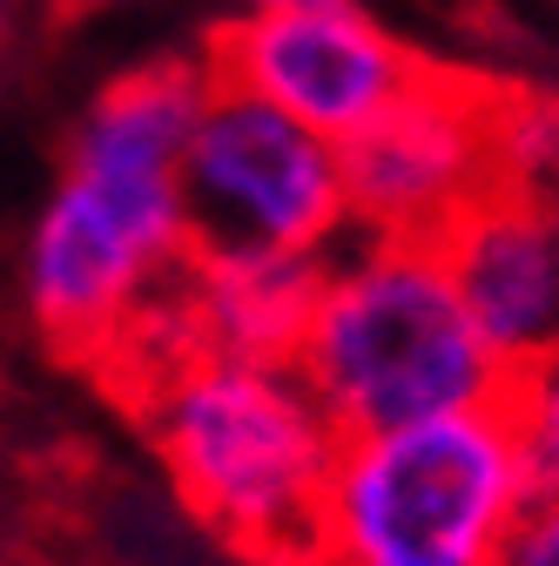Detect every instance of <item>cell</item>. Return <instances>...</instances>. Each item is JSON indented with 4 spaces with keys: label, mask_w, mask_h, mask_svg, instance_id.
<instances>
[{
    "label": "cell",
    "mask_w": 559,
    "mask_h": 566,
    "mask_svg": "<svg viewBox=\"0 0 559 566\" xmlns=\"http://www.w3.org/2000/svg\"><path fill=\"white\" fill-rule=\"evenodd\" d=\"M209 88L202 54H156L82 102L21 237V297L48 344L115 365L169 304L189 263L182 149Z\"/></svg>",
    "instance_id": "cell-1"
},
{
    "label": "cell",
    "mask_w": 559,
    "mask_h": 566,
    "mask_svg": "<svg viewBox=\"0 0 559 566\" xmlns=\"http://www.w3.org/2000/svg\"><path fill=\"white\" fill-rule=\"evenodd\" d=\"M189 250H256L324 263L351 237L344 149L243 88H209L182 149Z\"/></svg>",
    "instance_id": "cell-5"
},
{
    "label": "cell",
    "mask_w": 559,
    "mask_h": 566,
    "mask_svg": "<svg viewBox=\"0 0 559 566\" xmlns=\"http://www.w3.org/2000/svg\"><path fill=\"white\" fill-rule=\"evenodd\" d=\"M552 492H559V485H552Z\"/></svg>",
    "instance_id": "cell-16"
},
{
    "label": "cell",
    "mask_w": 559,
    "mask_h": 566,
    "mask_svg": "<svg viewBox=\"0 0 559 566\" xmlns=\"http://www.w3.org/2000/svg\"><path fill=\"white\" fill-rule=\"evenodd\" d=\"M8 48H14V0H0V61H8Z\"/></svg>",
    "instance_id": "cell-13"
},
{
    "label": "cell",
    "mask_w": 559,
    "mask_h": 566,
    "mask_svg": "<svg viewBox=\"0 0 559 566\" xmlns=\"http://www.w3.org/2000/svg\"><path fill=\"white\" fill-rule=\"evenodd\" d=\"M552 14H559V0H552Z\"/></svg>",
    "instance_id": "cell-14"
},
{
    "label": "cell",
    "mask_w": 559,
    "mask_h": 566,
    "mask_svg": "<svg viewBox=\"0 0 559 566\" xmlns=\"http://www.w3.org/2000/svg\"><path fill=\"white\" fill-rule=\"evenodd\" d=\"M176 500L263 566H304L344 432L291 358H236L189 344L122 378Z\"/></svg>",
    "instance_id": "cell-2"
},
{
    "label": "cell",
    "mask_w": 559,
    "mask_h": 566,
    "mask_svg": "<svg viewBox=\"0 0 559 566\" xmlns=\"http://www.w3.org/2000/svg\"><path fill=\"white\" fill-rule=\"evenodd\" d=\"M344 149L351 230L365 237H445L465 209L513 182L506 169V102L458 67H418L411 88L378 108Z\"/></svg>",
    "instance_id": "cell-6"
},
{
    "label": "cell",
    "mask_w": 559,
    "mask_h": 566,
    "mask_svg": "<svg viewBox=\"0 0 559 566\" xmlns=\"http://www.w3.org/2000/svg\"><path fill=\"white\" fill-rule=\"evenodd\" d=\"M310 291H317V263L304 256L189 250L169 291V324L189 344L236 350V358H297Z\"/></svg>",
    "instance_id": "cell-9"
},
{
    "label": "cell",
    "mask_w": 559,
    "mask_h": 566,
    "mask_svg": "<svg viewBox=\"0 0 559 566\" xmlns=\"http://www.w3.org/2000/svg\"><path fill=\"white\" fill-rule=\"evenodd\" d=\"M202 61L223 88H243L270 108H284L330 142L358 135L425 67V54L404 34H391L378 14H365L358 0L230 14L217 41L202 48Z\"/></svg>",
    "instance_id": "cell-7"
},
{
    "label": "cell",
    "mask_w": 559,
    "mask_h": 566,
    "mask_svg": "<svg viewBox=\"0 0 559 566\" xmlns=\"http://www.w3.org/2000/svg\"><path fill=\"white\" fill-rule=\"evenodd\" d=\"M499 566H559V492L552 485H546V500L519 520V533H513Z\"/></svg>",
    "instance_id": "cell-11"
},
{
    "label": "cell",
    "mask_w": 559,
    "mask_h": 566,
    "mask_svg": "<svg viewBox=\"0 0 559 566\" xmlns=\"http://www.w3.org/2000/svg\"><path fill=\"white\" fill-rule=\"evenodd\" d=\"M115 8H122V0H115Z\"/></svg>",
    "instance_id": "cell-15"
},
{
    "label": "cell",
    "mask_w": 559,
    "mask_h": 566,
    "mask_svg": "<svg viewBox=\"0 0 559 566\" xmlns=\"http://www.w3.org/2000/svg\"><path fill=\"white\" fill-rule=\"evenodd\" d=\"M291 365L344 439L506 398V371L472 331L432 237H344L317 263Z\"/></svg>",
    "instance_id": "cell-3"
},
{
    "label": "cell",
    "mask_w": 559,
    "mask_h": 566,
    "mask_svg": "<svg viewBox=\"0 0 559 566\" xmlns=\"http://www.w3.org/2000/svg\"><path fill=\"white\" fill-rule=\"evenodd\" d=\"M270 8H310V0H230V14H270Z\"/></svg>",
    "instance_id": "cell-12"
},
{
    "label": "cell",
    "mask_w": 559,
    "mask_h": 566,
    "mask_svg": "<svg viewBox=\"0 0 559 566\" xmlns=\"http://www.w3.org/2000/svg\"><path fill=\"white\" fill-rule=\"evenodd\" d=\"M546 479L506 398L344 439L304 566H499Z\"/></svg>",
    "instance_id": "cell-4"
},
{
    "label": "cell",
    "mask_w": 559,
    "mask_h": 566,
    "mask_svg": "<svg viewBox=\"0 0 559 566\" xmlns=\"http://www.w3.org/2000/svg\"><path fill=\"white\" fill-rule=\"evenodd\" d=\"M506 411L519 424V439H526L539 479L559 485V344L546 350V358H532V365H519L506 378Z\"/></svg>",
    "instance_id": "cell-10"
},
{
    "label": "cell",
    "mask_w": 559,
    "mask_h": 566,
    "mask_svg": "<svg viewBox=\"0 0 559 566\" xmlns=\"http://www.w3.org/2000/svg\"><path fill=\"white\" fill-rule=\"evenodd\" d=\"M458 304L513 378L559 344V196L532 182L485 189L439 237Z\"/></svg>",
    "instance_id": "cell-8"
}]
</instances>
